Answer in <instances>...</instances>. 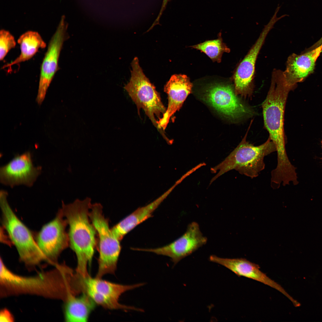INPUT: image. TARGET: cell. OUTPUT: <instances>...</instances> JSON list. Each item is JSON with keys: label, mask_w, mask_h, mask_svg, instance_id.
I'll use <instances>...</instances> for the list:
<instances>
[{"label": "cell", "mask_w": 322, "mask_h": 322, "mask_svg": "<svg viewBox=\"0 0 322 322\" xmlns=\"http://www.w3.org/2000/svg\"><path fill=\"white\" fill-rule=\"evenodd\" d=\"M89 198L76 199L61 208L69 226V246L77 258L76 272L83 277L89 275L88 265L91 264L97 244L96 230L89 217L92 205Z\"/></svg>", "instance_id": "1"}, {"label": "cell", "mask_w": 322, "mask_h": 322, "mask_svg": "<svg viewBox=\"0 0 322 322\" xmlns=\"http://www.w3.org/2000/svg\"><path fill=\"white\" fill-rule=\"evenodd\" d=\"M291 89L285 81L283 72L275 70L269 90L262 105L264 126L276 147L277 164L281 166L290 162L286 149L284 121L285 103Z\"/></svg>", "instance_id": "2"}, {"label": "cell", "mask_w": 322, "mask_h": 322, "mask_svg": "<svg viewBox=\"0 0 322 322\" xmlns=\"http://www.w3.org/2000/svg\"><path fill=\"white\" fill-rule=\"evenodd\" d=\"M247 133L237 147L223 161L211 168L212 173L218 172L211 179L210 185L232 170L251 179L257 177L264 170V158L276 151L275 146L269 137L262 144L255 146L247 141Z\"/></svg>", "instance_id": "3"}, {"label": "cell", "mask_w": 322, "mask_h": 322, "mask_svg": "<svg viewBox=\"0 0 322 322\" xmlns=\"http://www.w3.org/2000/svg\"><path fill=\"white\" fill-rule=\"evenodd\" d=\"M8 193L0 192V205L2 227L18 251L20 260L26 264L35 265L45 261L31 231L18 218L10 206Z\"/></svg>", "instance_id": "4"}, {"label": "cell", "mask_w": 322, "mask_h": 322, "mask_svg": "<svg viewBox=\"0 0 322 322\" xmlns=\"http://www.w3.org/2000/svg\"><path fill=\"white\" fill-rule=\"evenodd\" d=\"M89 217L98 237V266L96 277L101 278L106 274H114L121 249L120 241L110 228L109 219L105 217L100 204H92Z\"/></svg>", "instance_id": "5"}, {"label": "cell", "mask_w": 322, "mask_h": 322, "mask_svg": "<svg viewBox=\"0 0 322 322\" xmlns=\"http://www.w3.org/2000/svg\"><path fill=\"white\" fill-rule=\"evenodd\" d=\"M132 69L129 82L124 89L136 104L138 110L142 109L153 125L159 130L156 117L159 120L166 109L161 101L160 94L143 73L138 58L131 63Z\"/></svg>", "instance_id": "6"}, {"label": "cell", "mask_w": 322, "mask_h": 322, "mask_svg": "<svg viewBox=\"0 0 322 322\" xmlns=\"http://www.w3.org/2000/svg\"><path fill=\"white\" fill-rule=\"evenodd\" d=\"M144 283L131 285L117 284L103 280L100 278H92L89 275L82 277L81 288L82 293L87 294L96 304L109 309H121L142 312L143 309L120 304L119 300L125 292L143 286Z\"/></svg>", "instance_id": "7"}, {"label": "cell", "mask_w": 322, "mask_h": 322, "mask_svg": "<svg viewBox=\"0 0 322 322\" xmlns=\"http://www.w3.org/2000/svg\"><path fill=\"white\" fill-rule=\"evenodd\" d=\"M66 220L61 208L55 217L44 225L35 235L37 244L45 261H55L61 252L69 246Z\"/></svg>", "instance_id": "8"}, {"label": "cell", "mask_w": 322, "mask_h": 322, "mask_svg": "<svg viewBox=\"0 0 322 322\" xmlns=\"http://www.w3.org/2000/svg\"><path fill=\"white\" fill-rule=\"evenodd\" d=\"M68 24L64 16L61 20L54 34L49 41L47 49L40 67L38 88L36 101L41 105L48 89L56 72L59 69L58 61L64 42L68 38Z\"/></svg>", "instance_id": "9"}, {"label": "cell", "mask_w": 322, "mask_h": 322, "mask_svg": "<svg viewBox=\"0 0 322 322\" xmlns=\"http://www.w3.org/2000/svg\"><path fill=\"white\" fill-rule=\"evenodd\" d=\"M207 239L201 232L199 226L193 222L179 238L166 245L154 248H132L133 250L151 252L169 257L175 265L205 245Z\"/></svg>", "instance_id": "10"}, {"label": "cell", "mask_w": 322, "mask_h": 322, "mask_svg": "<svg viewBox=\"0 0 322 322\" xmlns=\"http://www.w3.org/2000/svg\"><path fill=\"white\" fill-rule=\"evenodd\" d=\"M279 19L276 16H273L237 67L234 76L235 92L237 95L244 97L252 95L255 65L258 55L268 33Z\"/></svg>", "instance_id": "11"}, {"label": "cell", "mask_w": 322, "mask_h": 322, "mask_svg": "<svg viewBox=\"0 0 322 322\" xmlns=\"http://www.w3.org/2000/svg\"><path fill=\"white\" fill-rule=\"evenodd\" d=\"M41 166H34L31 153L16 154L6 164L0 167V181L11 188L23 185L31 187L41 172Z\"/></svg>", "instance_id": "12"}, {"label": "cell", "mask_w": 322, "mask_h": 322, "mask_svg": "<svg viewBox=\"0 0 322 322\" xmlns=\"http://www.w3.org/2000/svg\"><path fill=\"white\" fill-rule=\"evenodd\" d=\"M205 93L207 100L213 107L231 119L248 117L253 114V110L242 102L229 85H212Z\"/></svg>", "instance_id": "13"}, {"label": "cell", "mask_w": 322, "mask_h": 322, "mask_svg": "<svg viewBox=\"0 0 322 322\" xmlns=\"http://www.w3.org/2000/svg\"><path fill=\"white\" fill-rule=\"evenodd\" d=\"M209 260L225 267L238 276H243L254 280L276 290L292 302L295 300L281 285L261 271L258 264L246 259L223 258L212 255L210 256Z\"/></svg>", "instance_id": "14"}, {"label": "cell", "mask_w": 322, "mask_h": 322, "mask_svg": "<svg viewBox=\"0 0 322 322\" xmlns=\"http://www.w3.org/2000/svg\"><path fill=\"white\" fill-rule=\"evenodd\" d=\"M192 84L189 78L184 75H172L164 86V91L168 95V106L162 117L157 121L160 132L164 135V130L171 117L182 106L187 96L191 93Z\"/></svg>", "instance_id": "15"}, {"label": "cell", "mask_w": 322, "mask_h": 322, "mask_svg": "<svg viewBox=\"0 0 322 322\" xmlns=\"http://www.w3.org/2000/svg\"><path fill=\"white\" fill-rule=\"evenodd\" d=\"M322 52V44L301 55L293 53L288 58L283 72L287 85L292 89L314 72L316 61Z\"/></svg>", "instance_id": "16"}, {"label": "cell", "mask_w": 322, "mask_h": 322, "mask_svg": "<svg viewBox=\"0 0 322 322\" xmlns=\"http://www.w3.org/2000/svg\"><path fill=\"white\" fill-rule=\"evenodd\" d=\"M48 277V274L43 273L31 277L18 275L10 270L0 260L1 282L3 285L17 291L43 294L52 286V281Z\"/></svg>", "instance_id": "17"}, {"label": "cell", "mask_w": 322, "mask_h": 322, "mask_svg": "<svg viewBox=\"0 0 322 322\" xmlns=\"http://www.w3.org/2000/svg\"><path fill=\"white\" fill-rule=\"evenodd\" d=\"M169 191L150 203L139 208L111 228L120 241L137 225L152 216L153 213L171 191Z\"/></svg>", "instance_id": "18"}, {"label": "cell", "mask_w": 322, "mask_h": 322, "mask_svg": "<svg viewBox=\"0 0 322 322\" xmlns=\"http://www.w3.org/2000/svg\"><path fill=\"white\" fill-rule=\"evenodd\" d=\"M96 303L86 293L80 296L70 294L65 298L64 306V319L67 322L88 321Z\"/></svg>", "instance_id": "19"}, {"label": "cell", "mask_w": 322, "mask_h": 322, "mask_svg": "<svg viewBox=\"0 0 322 322\" xmlns=\"http://www.w3.org/2000/svg\"><path fill=\"white\" fill-rule=\"evenodd\" d=\"M20 46L21 53L15 60L3 66V69L27 61L38 52L39 49H44L47 46L40 34L37 32L29 31L21 35L18 39Z\"/></svg>", "instance_id": "20"}, {"label": "cell", "mask_w": 322, "mask_h": 322, "mask_svg": "<svg viewBox=\"0 0 322 322\" xmlns=\"http://www.w3.org/2000/svg\"><path fill=\"white\" fill-rule=\"evenodd\" d=\"M220 35L218 39L207 41L191 47L203 52L213 61L220 62L223 53L229 52L230 49L223 42Z\"/></svg>", "instance_id": "21"}, {"label": "cell", "mask_w": 322, "mask_h": 322, "mask_svg": "<svg viewBox=\"0 0 322 322\" xmlns=\"http://www.w3.org/2000/svg\"><path fill=\"white\" fill-rule=\"evenodd\" d=\"M16 44L14 37L9 31L3 29L0 30V61L3 60L9 52L14 48Z\"/></svg>", "instance_id": "22"}, {"label": "cell", "mask_w": 322, "mask_h": 322, "mask_svg": "<svg viewBox=\"0 0 322 322\" xmlns=\"http://www.w3.org/2000/svg\"><path fill=\"white\" fill-rule=\"evenodd\" d=\"M14 318L10 311L6 309L1 311L0 313V321L12 322L14 321Z\"/></svg>", "instance_id": "23"}, {"label": "cell", "mask_w": 322, "mask_h": 322, "mask_svg": "<svg viewBox=\"0 0 322 322\" xmlns=\"http://www.w3.org/2000/svg\"><path fill=\"white\" fill-rule=\"evenodd\" d=\"M171 0H163L162 5L160 11L157 17L155 20V21L152 24V25L151 26V28H152L155 25L159 24V21L160 18L163 13V11L165 10L166 7V6L168 4V3L169 1H170Z\"/></svg>", "instance_id": "24"}, {"label": "cell", "mask_w": 322, "mask_h": 322, "mask_svg": "<svg viewBox=\"0 0 322 322\" xmlns=\"http://www.w3.org/2000/svg\"><path fill=\"white\" fill-rule=\"evenodd\" d=\"M321 144H322V141H321Z\"/></svg>", "instance_id": "25"}, {"label": "cell", "mask_w": 322, "mask_h": 322, "mask_svg": "<svg viewBox=\"0 0 322 322\" xmlns=\"http://www.w3.org/2000/svg\"><path fill=\"white\" fill-rule=\"evenodd\" d=\"M321 38L322 39V37Z\"/></svg>", "instance_id": "26"}]
</instances>
